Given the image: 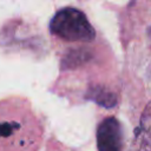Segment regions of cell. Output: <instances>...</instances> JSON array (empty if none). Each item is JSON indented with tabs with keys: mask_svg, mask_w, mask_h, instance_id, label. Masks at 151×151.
I'll return each mask as SVG.
<instances>
[{
	"mask_svg": "<svg viewBox=\"0 0 151 151\" xmlns=\"http://www.w3.org/2000/svg\"><path fill=\"white\" fill-rule=\"evenodd\" d=\"M134 134L137 140L140 142L142 150L150 151L151 150V101L144 109L140 117L139 127L136 129Z\"/></svg>",
	"mask_w": 151,
	"mask_h": 151,
	"instance_id": "3957f363",
	"label": "cell"
},
{
	"mask_svg": "<svg viewBox=\"0 0 151 151\" xmlns=\"http://www.w3.org/2000/svg\"><path fill=\"white\" fill-rule=\"evenodd\" d=\"M50 31L66 41L90 42L96 37V32L86 15L73 7L58 11L50 21Z\"/></svg>",
	"mask_w": 151,
	"mask_h": 151,
	"instance_id": "6da1fadb",
	"label": "cell"
},
{
	"mask_svg": "<svg viewBox=\"0 0 151 151\" xmlns=\"http://www.w3.org/2000/svg\"><path fill=\"white\" fill-rule=\"evenodd\" d=\"M86 97L93 101H96L98 105L104 106L106 109H111L117 104V97L113 92L106 90L101 86H92L87 93Z\"/></svg>",
	"mask_w": 151,
	"mask_h": 151,
	"instance_id": "277c9868",
	"label": "cell"
},
{
	"mask_svg": "<svg viewBox=\"0 0 151 151\" xmlns=\"http://www.w3.org/2000/svg\"><path fill=\"white\" fill-rule=\"evenodd\" d=\"M20 130V124L14 120H0V139H9Z\"/></svg>",
	"mask_w": 151,
	"mask_h": 151,
	"instance_id": "5b68a950",
	"label": "cell"
},
{
	"mask_svg": "<svg viewBox=\"0 0 151 151\" xmlns=\"http://www.w3.org/2000/svg\"><path fill=\"white\" fill-rule=\"evenodd\" d=\"M98 151H122V129L114 117L105 118L97 130Z\"/></svg>",
	"mask_w": 151,
	"mask_h": 151,
	"instance_id": "7a4b0ae2",
	"label": "cell"
},
{
	"mask_svg": "<svg viewBox=\"0 0 151 151\" xmlns=\"http://www.w3.org/2000/svg\"><path fill=\"white\" fill-rule=\"evenodd\" d=\"M87 53L81 51V50H77V51H72L71 53H68L65 58V61L63 63V65H66V67H71L74 65H78L80 63H84L87 60Z\"/></svg>",
	"mask_w": 151,
	"mask_h": 151,
	"instance_id": "8992f818",
	"label": "cell"
}]
</instances>
